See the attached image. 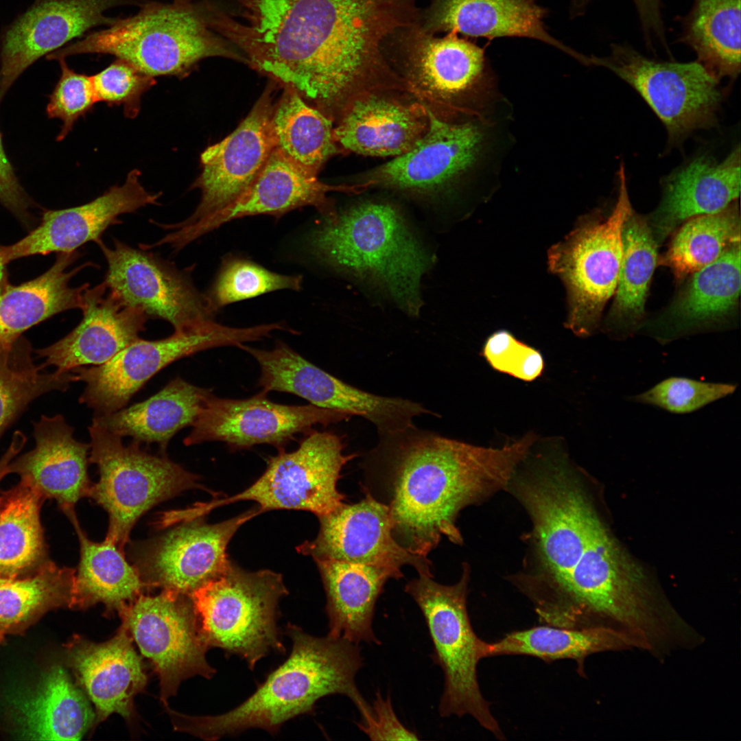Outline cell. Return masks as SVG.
Returning <instances> with one entry per match:
<instances>
[{
    "mask_svg": "<svg viewBox=\"0 0 741 741\" xmlns=\"http://www.w3.org/2000/svg\"><path fill=\"white\" fill-rule=\"evenodd\" d=\"M426 132L407 152L379 167L373 183L399 190L430 192L472 173L495 178L509 137L500 121L473 115L452 122L427 110Z\"/></svg>",
    "mask_w": 741,
    "mask_h": 741,
    "instance_id": "30bf717a",
    "label": "cell"
},
{
    "mask_svg": "<svg viewBox=\"0 0 741 741\" xmlns=\"http://www.w3.org/2000/svg\"><path fill=\"white\" fill-rule=\"evenodd\" d=\"M32 353V345L22 336L0 346V438L34 399L53 390H67L75 381L71 371H44Z\"/></svg>",
    "mask_w": 741,
    "mask_h": 741,
    "instance_id": "ee69618b",
    "label": "cell"
},
{
    "mask_svg": "<svg viewBox=\"0 0 741 741\" xmlns=\"http://www.w3.org/2000/svg\"><path fill=\"white\" fill-rule=\"evenodd\" d=\"M662 187L658 207L646 217L658 246L685 221L719 212L739 197L740 145L721 162L696 157L666 177Z\"/></svg>",
    "mask_w": 741,
    "mask_h": 741,
    "instance_id": "f1b7e54d",
    "label": "cell"
},
{
    "mask_svg": "<svg viewBox=\"0 0 741 741\" xmlns=\"http://www.w3.org/2000/svg\"><path fill=\"white\" fill-rule=\"evenodd\" d=\"M207 3L149 1L135 14L58 49L48 60L99 54L123 59L152 77H186L211 56L242 59L212 31Z\"/></svg>",
    "mask_w": 741,
    "mask_h": 741,
    "instance_id": "5b68a950",
    "label": "cell"
},
{
    "mask_svg": "<svg viewBox=\"0 0 741 741\" xmlns=\"http://www.w3.org/2000/svg\"><path fill=\"white\" fill-rule=\"evenodd\" d=\"M632 646L637 644L631 636L611 627L569 628L544 624L510 632L493 643L484 642L482 657L527 655L546 662L572 659L584 675V661L589 655Z\"/></svg>",
    "mask_w": 741,
    "mask_h": 741,
    "instance_id": "74e56055",
    "label": "cell"
},
{
    "mask_svg": "<svg viewBox=\"0 0 741 741\" xmlns=\"http://www.w3.org/2000/svg\"><path fill=\"white\" fill-rule=\"evenodd\" d=\"M364 491L365 497L359 502L343 503L318 516L317 537L297 550L314 560L328 558L386 567L401 576V567L408 565L419 575L433 578L431 561L410 553L394 539L387 506L368 490Z\"/></svg>",
    "mask_w": 741,
    "mask_h": 741,
    "instance_id": "7402d4cb",
    "label": "cell"
},
{
    "mask_svg": "<svg viewBox=\"0 0 741 741\" xmlns=\"http://www.w3.org/2000/svg\"><path fill=\"white\" fill-rule=\"evenodd\" d=\"M44 502L21 481L0 493V577L31 574L49 560L40 516Z\"/></svg>",
    "mask_w": 741,
    "mask_h": 741,
    "instance_id": "f35d334b",
    "label": "cell"
},
{
    "mask_svg": "<svg viewBox=\"0 0 741 741\" xmlns=\"http://www.w3.org/2000/svg\"><path fill=\"white\" fill-rule=\"evenodd\" d=\"M272 91L267 87L237 128L201 154L202 171L191 186L201 191L200 203L189 217L174 224L191 225L225 207L257 176L276 148Z\"/></svg>",
    "mask_w": 741,
    "mask_h": 741,
    "instance_id": "44dd1931",
    "label": "cell"
},
{
    "mask_svg": "<svg viewBox=\"0 0 741 741\" xmlns=\"http://www.w3.org/2000/svg\"><path fill=\"white\" fill-rule=\"evenodd\" d=\"M242 21L212 9L210 23L253 67L329 117L367 88L395 78L392 36L418 20L417 0H237Z\"/></svg>",
    "mask_w": 741,
    "mask_h": 741,
    "instance_id": "6da1fadb",
    "label": "cell"
},
{
    "mask_svg": "<svg viewBox=\"0 0 741 741\" xmlns=\"http://www.w3.org/2000/svg\"><path fill=\"white\" fill-rule=\"evenodd\" d=\"M60 78L49 96L47 113L49 118L62 121L57 141H62L72 130L75 122L92 110L97 102L91 76L70 69L65 59L58 60Z\"/></svg>",
    "mask_w": 741,
    "mask_h": 741,
    "instance_id": "c3c4849f",
    "label": "cell"
},
{
    "mask_svg": "<svg viewBox=\"0 0 741 741\" xmlns=\"http://www.w3.org/2000/svg\"><path fill=\"white\" fill-rule=\"evenodd\" d=\"M468 574L465 566L460 580L453 585L419 575L405 585V591L422 612L433 644L432 659L443 672L440 716H471L497 739L504 740L478 683L477 668L483 659L484 641L474 632L468 613Z\"/></svg>",
    "mask_w": 741,
    "mask_h": 741,
    "instance_id": "52a82bcc",
    "label": "cell"
},
{
    "mask_svg": "<svg viewBox=\"0 0 741 741\" xmlns=\"http://www.w3.org/2000/svg\"><path fill=\"white\" fill-rule=\"evenodd\" d=\"M78 252L58 253L45 273L18 285H5L0 294V346L10 344L32 327L62 311L83 307L84 294L89 283L71 287V279L86 262L69 270L78 258Z\"/></svg>",
    "mask_w": 741,
    "mask_h": 741,
    "instance_id": "d6a6232c",
    "label": "cell"
},
{
    "mask_svg": "<svg viewBox=\"0 0 741 741\" xmlns=\"http://www.w3.org/2000/svg\"><path fill=\"white\" fill-rule=\"evenodd\" d=\"M389 52L406 79L429 96L452 103L466 113L500 119L506 102L488 71L483 50L454 33L439 37L419 22L400 30Z\"/></svg>",
    "mask_w": 741,
    "mask_h": 741,
    "instance_id": "7c38bea8",
    "label": "cell"
},
{
    "mask_svg": "<svg viewBox=\"0 0 741 741\" xmlns=\"http://www.w3.org/2000/svg\"><path fill=\"white\" fill-rule=\"evenodd\" d=\"M21 735L39 740H79L95 722L86 695L60 665L32 692L14 701Z\"/></svg>",
    "mask_w": 741,
    "mask_h": 741,
    "instance_id": "836d02e7",
    "label": "cell"
},
{
    "mask_svg": "<svg viewBox=\"0 0 741 741\" xmlns=\"http://www.w3.org/2000/svg\"><path fill=\"white\" fill-rule=\"evenodd\" d=\"M378 435L363 463L367 480L383 487L376 499L388 508L395 541L425 557L444 537L462 543L459 512L506 485L536 440L528 433L502 447H484L414 424Z\"/></svg>",
    "mask_w": 741,
    "mask_h": 741,
    "instance_id": "7a4b0ae2",
    "label": "cell"
},
{
    "mask_svg": "<svg viewBox=\"0 0 741 741\" xmlns=\"http://www.w3.org/2000/svg\"><path fill=\"white\" fill-rule=\"evenodd\" d=\"M91 78L97 102L123 106L124 115L130 119L138 115L141 97L156 82L154 77L121 58Z\"/></svg>",
    "mask_w": 741,
    "mask_h": 741,
    "instance_id": "7dc6e473",
    "label": "cell"
},
{
    "mask_svg": "<svg viewBox=\"0 0 741 741\" xmlns=\"http://www.w3.org/2000/svg\"><path fill=\"white\" fill-rule=\"evenodd\" d=\"M353 187L331 186L303 170L276 148L250 185L234 201L207 217L188 226L165 224L169 233L158 240L178 252L222 225L244 217L269 215L280 217L289 211L311 206L325 220L338 217L327 194L331 191H351Z\"/></svg>",
    "mask_w": 741,
    "mask_h": 741,
    "instance_id": "ffe728a7",
    "label": "cell"
},
{
    "mask_svg": "<svg viewBox=\"0 0 741 741\" xmlns=\"http://www.w3.org/2000/svg\"><path fill=\"white\" fill-rule=\"evenodd\" d=\"M75 569L49 560L35 572L0 577V631L21 634L47 612L70 608Z\"/></svg>",
    "mask_w": 741,
    "mask_h": 741,
    "instance_id": "60d3db41",
    "label": "cell"
},
{
    "mask_svg": "<svg viewBox=\"0 0 741 741\" xmlns=\"http://www.w3.org/2000/svg\"><path fill=\"white\" fill-rule=\"evenodd\" d=\"M266 395L261 391L250 398L232 399L211 394L185 438L184 444L189 446L220 441L235 449L267 444L280 450L297 434L308 433L316 425H328L351 417L346 413L312 404L274 403Z\"/></svg>",
    "mask_w": 741,
    "mask_h": 741,
    "instance_id": "d6986e66",
    "label": "cell"
},
{
    "mask_svg": "<svg viewBox=\"0 0 741 741\" xmlns=\"http://www.w3.org/2000/svg\"><path fill=\"white\" fill-rule=\"evenodd\" d=\"M683 39L718 81L740 71V0H694Z\"/></svg>",
    "mask_w": 741,
    "mask_h": 741,
    "instance_id": "b9f144b4",
    "label": "cell"
},
{
    "mask_svg": "<svg viewBox=\"0 0 741 741\" xmlns=\"http://www.w3.org/2000/svg\"><path fill=\"white\" fill-rule=\"evenodd\" d=\"M78 535L80 558L70 608L86 609L97 603L108 613L119 614L141 594L151 589L136 567L113 541L90 540L78 522L75 509L64 513Z\"/></svg>",
    "mask_w": 741,
    "mask_h": 741,
    "instance_id": "d590c367",
    "label": "cell"
},
{
    "mask_svg": "<svg viewBox=\"0 0 741 741\" xmlns=\"http://www.w3.org/2000/svg\"><path fill=\"white\" fill-rule=\"evenodd\" d=\"M132 641L121 624L115 635L105 642L75 635L66 644L68 664L95 705V725L113 714L130 718L134 696L146 685L147 676Z\"/></svg>",
    "mask_w": 741,
    "mask_h": 741,
    "instance_id": "4316f807",
    "label": "cell"
},
{
    "mask_svg": "<svg viewBox=\"0 0 741 741\" xmlns=\"http://www.w3.org/2000/svg\"><path fill=\"white\" fill-rule=\"evenodd\" d=\"M245 351L261 369V391L288 392L317 407L360 416L373 423L378 434L397 432L414 425L416 416H439L416 401L379 396L355 388L331 375L283 342L271 350L246 346Z\"/></svg>",
    "mask_w": 741,
    "mask_h": 741,
    "instance_id": "2e32d148",
    "label": "cell"
},
{
    "mask_svg": "<svg viewBox=\"0 0 741 741\" xmlns=\"http://www.w3.org/2000/svg\"><path fill=\"white\" fill-rule=\"evenodd\" d=\"M33 436L34 447L10 461V473L19 475L45 500H56L63 513L74 509L93 484L88 473L90 444L73 437V428L61 414L34 422Z\"/></svg>",
    "mask_w": 741,
    "mask_h": 741,
    "instance_id": "83f0119b",
    "label": "cell"
},
{
    "mask_svg": "<svg viewBox=\"0 0 741 741\" xmlns=\"http://www.w3.org/2000/svg\"><path fill=\"white\" fill-rule=\"evenodd\" d=\"M80 322L56 342L36 350L45 359L43 368L54 366L60 373L111 360L139 339L148 320L139 308L123 304L103 281L85 290Z\"/></svg>",
    "mask_w": 741,
    "mask_h": 741,
    "instance_id": "484cf974",
    "label": "cell"
},
{
    "mask_svg": "<svg viewBox=\"0 0 741 741\" xmlns=\"http://www.w3.org/2000/svg\"><path fill=\"white\" fill-rule=\"evenodd\" d=\"M737 385L670 377L648 390L629 397L632 401L655 406L674 414H687L732 395Z\"/></svg>",
    "mask_w": 741,
    "mask_h": 741,
    "instance_id": "bcb514c9",
    "label": "cell"
},
{
    "mask_svg": "<svg viewBox=\"0 0 741 741\" xmlns=\"http://www.w3.org/2000/svg\"><path fill=\"white\" fill-rule=\"evenodd\" d=\"M261 513L253 508L213 524L202 516L180 521L157 537L134 544L130 549L132 565L151 588L190 596L225 572L231 563L226 548L231 538Z\"/></svg>",
    "mask_w": 741,
    "mask_h": 741,
    "instance_id": "e0dca14e",
    "label": "cell"
},
{
    "mask_svg": "<svg viewBox=\"0 0 741 741\" xmlns=\"http://www.w3.org/2000/svg\"><path fill=\"white\" fill-rule=\"evenodd\" d=\"M5 635L0 631V644L3 642Z\"/></svg>",
    "mask_w": 741,
    "mask_h": 741,
    "instance_id": "9f6ffc18",
    "label": "cell"
},
{
    "mask_svg": "<svg viewBox=\"0 0 741 741\" xmlns=\"http://www.w3.org/2000/svg\"><path fill=\"white\" fill-rule=\"evenodd\" d=\"M287 594L281 574L246 571L231 562L190 598L209 648L237 655L252 670L270 653L286 652L277 622L280 599Z\"/></svg>",
    "mask_w": 741,
    "mask_h": 741,
    "instance_id": "8992f818",
    "label": "cell"
},
{
    "mask_svg": "<svg viewBox=\"0 0 741 741\" xmlns=\"http://www.w3.org/2000/svg\"><path fill=\"white\" fill-rule=\"evenodd\" d=\"M119 615L158 676L164 706L183 681L215 674L206 659L209 647L190 596L166 589L156 596L142 593Z\"/></svg>",
    "mask_w": 741,
    "mask_h": 741,
    "instance_id": "5bb4252c",
    "label": "cell"
},
{
    "mask_svg": "<svg viewBox=\"0 0 741 741\" xmlns=\"http://www.w3.org/2000/svg\"><path fill=\"white\" fill-rule=\"evenodd\" d=\"M341 438L329 432L311 430L291 452L283 449L271 457L263 474L249 487L220 505L253 501L262 512L306 510L317 517L341 504L345 495L337 488L342 467L355 454L343 453Z\"/></svg>",
    "mask_w": 741,
    "mask_h": 741,
    "instance_id": "9a60e30c",
    "label": "cell"
},
{
    "mask_svg": "<svg viewBox=\"0 0 741 741\" xmlns=\"http://www.w3.org/2000/svg\"><path fill=\"white\" fill-rule=\"evenodd\" d=\"M311 252L329 266L384 290L407 314L423 305L420 286L432 258L395 206L366 202L310 233Z\"/></svg>",
    "mask_w": 741,
    "mask_h": 741,
    "instance_id": "277c9868",
    "label": "cell"
},
{
    "mask_svg": "<svg viewBox=\"0 0 741 741\" xmlns=\"http://www.w3.org/2000/svg\"><path fill=\"white\" fill-rule=\"evenodd\" d=\"M5 266V265H3L0 260V294L5 285L8 283Z\"/></svg>",
    "mask_w": 741,
    "mask_h": 741,
    "instance_id": "11a10c76",
    "label": "cell"
},
{
    "mask_svg": "<svg viewBox=\"0 0 741 741\" xmlns=\"http://www.w3.org/2000/svg\"><path fill=\"white\" fill-rule=\"evenodd\" d=\"M327 596L328 635L355 644H380L373 622L375 605L390 578L401 576L392 569L334 559H316Z\"/></svg>",
    "mask_w": 741,
    "mask_h": 741,
    "instance_id": "1f68e13d",
    "label": "cell"
},
{
    "mask_svg": "<svg viewBox=\"0 0 741 741\" xmlns=\"http://www.w3.org/2000/svg\"><path fill=\"white\" fill-rule=\"evenodd\" d=\"M302 282L301 275L279 274L250 260L229 256L224 259L205 295L215 314L227 305L271 292L299 290Z\"/></svg>",
    "mask_w": 741,
    "mask_h": 741,
    "instance_id": "f6af8a7d",
    "label": "cell"
},
{
    "mask_svg": "<svg viewBox=\"0 0 741 741\" xmlns=\"http://www.w3.org/2000/svg\"><path fill=\"white\" fill-rule=\"evenodd\" d=\"M660 263L679 281L716 260L740 242V215L735 201L723 210L683 222L675 231Z\"/></svg>",
    "mask_w": 741,
    "mask_h": 741,
    "instance_id": "7bdbcfd3",
    "label": "cell"
},
{
    "mask_svg": "<svg viewBox=\"0 0 741 741\" xmlns=\"http://www.w3.org/2000/svg\"><path fill=\"white\" fill-rule=\"evenodd\" d=\"M585 59L584 64L605 67L635 89L664 124L670 143L716 122L719 81L698 61H658L625 44L612 45L607 56Z\"/></svg>",
    "mask_w": 741,
    "mask_h": 741,
    "instance_id": "4fadbf2b",
    "label": "cell"
},
{
    "mask_svg": "<svg viewBox=\"0 0 741 741\" xmlns=\"http://www.w3.org/2000/svg\"><path fill=\"white\" fill-rule=\"evenodd\" d=\"M211 390L180 377L149 399L114 412L94 416L92 423L139 444L156 443L163 454L172 438L192 426Z\"/></svg>",
    "mask_w": 741,
    "mask_h": 741,
    "instance_id": "e575fe53",
    "label": "cell"
},
{
    "mask_svg": "<svg viewBox=\"0 0 741 741\" xmlns=\"http://www.w3.org/2000/svg\"><path fill=\"white\" fill-rule=\"evenodd\" d=\"M135 0H36L7 30L2 43L0 102L19 76L37 59L91 28L117 18L104 12Z\"/></svg>",
    "mask_w": 741,
    "mask_h": 741,
    "instance_id": "cb8c5ba5",
    "label": "cell"
},
{
    "mask_svg": "<svg viewBox=\"0 0 741 741\" xmlns=\"http://www.w3.org/2000/svg\"><path fill=\"white\" fill-rule=\"evenodd\" d=\"M544 13L534 0H432L420 11L419 23L433 34L445 32L473 37L535 38L577 59L580 53L547 32Z\"/></svg>",
    "mask_w": 741,
    "mask_h": 741,
    "instance_id": "f546056e",
    "label": "cell"
},
{
    "mask_svg": "<svg viewBox=\"0 0 741 741\" xmlns=\"http://www.w3.org/2000/svg\"><path fill=\"white\" fill-rule=\"evenodd\" d=\"M190 0H174L173 1H189Z\"/></svg>",
    "mask_w": 741,
    "mask_h": 741,
    "instance_id": "6f0895ef",
    "label": "cell"
},
{
    "mask_svg": "<svg viewBox=\"0 0 741 741\" xmlns=\"http://www.w3.org/2000/svg\"><path fill=\"white\" fill-rule=\"evenodd\" d=\"M427 111L374 93L355 97L334 128L343 148L375 156H398L409 151L427 130Z\"/></svg>",
    "mask_w": 741,
    "mask_h": 741,
    "instance_id": "4dcf8cb0",
    "label": "cell"
},
{
    "mask_svg": "<svg viewBox=\"0 0 741 741\" xmlns=\"http://www.w3.org/2000/svg\"><path fill=\"white\" fill-rule=\"evenodd\" d=\"M622 255L611 308L600 327L615 340H624L645 322V304L658 262L657 248L646 218L633 210L622 230Z\"/></svg>",
    "mask_w": 741,
    "mask_h": 741,
    "instance_id": "8d00e7d4",
    "label": "cell"
},
{
    "mask_svg": "<svg viewBox=\"0 0 741 741\" xmlns=\"http://www.w3.org/2000/svg\"><path fill=\"white\" fill-rule=\"evenodd\" d=\"M618 173V195L611 212L604 215L598 211L583 217L548 253L549 269L566 290L565 326L581 338L593 335L600 327L604 309L618 283L622 226L633 210L622 165Z\"/></svg>",
    "mask_w": 741,
    "mask_h": 741,
    "instance_id": "ba28073f",
    "label": "cell"
},
{
    "mask_svg": "<svg viewBox=\"0 0 741 741\" xmlns=\"http://www.w3.org/2000/svg\"><path fill=\"white\" fill-rule=\"evenodd\" d=\"M482 355L495 370L526 381L534 380L544 369L542 354L506 330H499L487 338Z\"/></svg>",
    "mask_w": 741,
    "mask_h": 741,
    "instance_id": "681fc988",
    "label": "cell"
},
{
    "mask_svg": "<svg viewBox=\"0 0 741 741\" xmlns=\"http://www.w3.org/2000/svg\"><path fill=\"white\" fill-rule=\"evenodd\" d=\"M585 1V0H577V1H578V2H580V3H583V2Z\"/></svg>",
    "mask_w": 741,
    "mask_h": 741,
    "instance_id": "680465c9",
    "label": "cell"
},
{
    "mask_svg": "<svg viewBox=\"0 0 741 741\" xmlns=\"http://www.w3.org/2000/svg\"><path fill=\"white\" fill-rule=\"evenodd\" d=\"M272 128L276 148L307 172L317 176L337 152L330 117L309 105L294 89L285 86L274 104Z\"/></svg>",
    "mask_w": 741,
    "mask_h": 741,
    "instance_id": "ab89813d",
    "label": "cell"
},
{
    "mask_svg": "<svg viewBox=\"0 0 741 741\" xmlns=\"http://www.w3.org/2000/svg\"><path fill=\"white\" fill-rule=\"evenodd\" d=\"M687 278L670 305L655 318L646 320L638 332L666 344L731 325L740 294V242Z\"/></svg>",
    "mask_w": 741,
    "mask_h": 741,
    "instance_id": "d4e9b609",
    "label": "cell"
},
{
    "mask_svg": "<svg viewBox=\"0 0 741 741\" xmlns=\"http://www.w3.org/2000/svg\"><path fill=\"white\" fill-rule=\"evenodd\" d=\"M26 440L23 433L20 431L14 432L8 449L0 459V482L3 477L10 473L9 463L21 451Z\"/></svg>",
    "mask_w": 741,
    "mask_h": 741,
    "instance_id": "db71d44e",
    "label": "cell"
},
{
    "mask_svg": "<svg viewBox=\"0 0 741 741\" xmlns=\"http://www.w3.org/2000/svg\"><path fill=\"white\" fill-rule=\"evenodd\" d=\"M0 203L21 219L29 215L30 200L21 186L3 149L0 132Z\"/></svg>",
    "mask_w": 741,
    "mask_h": 741,
    "instance_id": "816d5d0a",
    "label": "cell"
},
{
    "mask_svg": "<svg viewBox=\"0 0 741 741\" xmlns=\"http://www.w3.org/2000/svg\"><path fill=\"white\" fill-rule=\"evenodd\" d=\"M141 172L131 170L124 183L110 187L84 204L45 211L40 224L19 242L0 246L4 265L19 258L51 252H71L90 242L101 239L110 226L120 224L119 217L147 205H158L162 193L148 191L140 182Z\"/></svg>",
    "mask_w": 741,
    "mask_h": 741,
    "instance_id": "603a6c76",
    "label": "cell"
},
{
    "mask_svg": "<svg viewBox=\"0 0 741 741\" xmlns=\"http://www.w3.org/2000/svg\"><path fill=\"white\" fill-rule=\"evenodd\" d=\"M95 243L107 263L104 282L123 304L141 309L148 318L165 320L174 329L213 319L205 294L186 271L117 239L111 247L102 239Z\"/></svg>",
    "mask_w": 741,
    "mask_h": 741,
    "instance_id": "ac0fdd59",
    "label": "cell"
},
{
    "mask_svg": "<svg viewBox=\"0 0 741 741\" xmlns=\"http://www.w3.org/2000/svg\"><path fill=\"white\" fill-rule=\"evenodd\" d=\"M88 430L89 461L97 465L99 475L88 497L107 512L106 539L122 551L134 524L152 507L187 490L209 491L199 484L198 475L164 454H149L133 440L126 445L121 437L93 423Z\"/></svg>",
    "mask_w": 741,
    "mask_h": 741,
    "instance_id": "9c48e42d",
    "label": "cell"
},
{
    "mask_svg": "<svg viewBox=\"0 0 741 741\" xmlns=\"http://www.w3.org/2000/svg\"><path fill=\"white\" fill-rule=\"evenodd\" d=\"M633 1L636 6L647 43H651L653 38L664 43L665 32L660 12V1Z\"/></svg>",
    "mask_w": 741,
    "mask_h": 741,
    "instance_id": "f5cc1de1",
    "label": "cell"
},
{
    "mask_svg": "<svg viewBox=\"0 0 741 741\" xmlns=\"http://www.w3.org/2000/svg\"><path fill=\"white\" fill-rule=\"evenodd\" d=\"M274 324L236 328L213 319L200 320L174 329L165 338L138 339L106 363L73 369L75 381L86 384L79 399L94 416L119 410L154 375L169 364L209 349L244 344L268 337Z\"/></svg>",
    "mask_w": 741,
    "mask_h": 741,
    "instance_id": "8fae6325",
    "label": "cell"
},
{
    "mask_svg": "<svg viewBox=\"0 0 741 741\" xmlns=\"http://www.w3.org/2000/svg\"><path fill=\"white\" fill-rule=\"evenodd\" d=\"M285 634L292 642L289 657L245 701L216 716L176 712L174 729L205 740L236 736L251 728L274 734L287 720L312 714L316 702L328 695L347 696L358 711L368 704L355 683L363 666L358 644L328 635L313 636L291 623Z\"/></svg>",
    "mask_w": 741,
    "mask_h": 741,
    "instance_id": "3957f363",
    "label": "cell"
},
{
    "mask_svg": "<svg viewBox=\"0 0 741 741\" xmlns=\"http://www.w3.org/2000/svg\"><path fill=\"white\" fill-rule=\"evenodd\" d=\"M358 728L371 740H418L415 731L408 729L397 716L390 696L384 697L379 691L372 704L359 711Z\"/></svg>",
    "mask_w": 741,
    "mask_h": 741,
    "instance_id": "f907efd6",
    "label": "cell"
}]
</instances>
